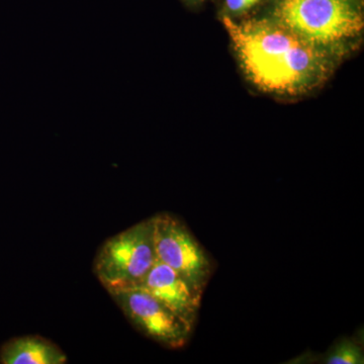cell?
<instances>
[{"label": "cell", "instance_id": "cell-9", "mask_svg": "<svg viewBox=\"0 0 364 364\" xmlns=\"http://www.w3.org/2000/svg\"><path fill=\"white\" fill-rule=\"evenodd\" d=\"M262 0H224L225 11L228 16H242L259 4Z\"/></svg>", "mask_w": 364, "mask_h": 364}, {"label": "cell", "instance_id": "cell-6", "mask_svg": "<svg viewBox=\"0 0 364 364\" xmlns=\"http://www.w3.org/2000/svg\"><path fill=\"white\" fill-rule=\"evenodd\" d=\"M138 287L161 301L189 325L195 326L203 291L195 289L172 268L156 260Z\"/></svg>", "mask_w": 364, "mask_h": 364}, {"label": "cell", "instance_id": "cell-7", "mask_svg": "<svg viewBox=\"0 0 364 364\" xmlns=\"http://www.w3.org/2000/svg\"><path fill=\"white\" fill-rule=\"evenodd\" d=\"M67 361L61 348L40 336L14 338L0 351V363L4 364H64Z\"/></svg>", "mask_w": 364, "mask_h": 364}, {"label": "cell", "instance_id": "cell-8", "mask_svg": "<svg viewBox=\"0 0 364 364\" xmlns=\"http://www.w3.org/2000/svg\"><path fill=\"white\" fill-rule=\"evenodd\" d=\"M364 354L363 347L351 339H342L338 342L329 355L325 358L328 364H363Z\"/></svg>", "mask_w": 364, "mask_h": 364}, {"label": "cell", "instance_id": "cell-1", "mask_svg": "<svg viewBox=\"0 0 364 364\" xmlns=\"http://www.w3.org/2000/svg\"><path fill=\"white\" fill-rule=\"evenodd\" d=\"M242 68L268 92L296 95L312 90L329 70L326 48L313 44L275 20L236 23L223 16Z\"/></svg>", "mask_w": 364, "mask_h": 364}, {"label": "cell", "instance_id": "cell-3", "mask_svg": "<svg viewBox=\"0 0 364 364\" xmlns=\"http://www.w3.org/2000/svg\"><path fill=\"white\" fill-rule=\"evenodd\" d=\"M153 219L136 223L102 244L93 272L109 293L140 286L156 262Z\"/></svg>", "mask_w": 364, "mask_h": 364}, {"label": "cell", "instance_id": "cell-10", "mask_svg": "<svg viewBox=\"0 0 364 364\" xmlns=\"http://www.w3.org/2000/svg\"><path fill=\"white\" fill-rule=\"evenodd\" d=\"M181 1L188 6H198V4H200L203 0H181Z\"/></svg>", "mask_w": 364, "mask_h": 364}, {"label": "cell", "instance_id": "cell-4", "mask_svg": "<svg viewBox=\"0 0 364 364\" xmlns=\"http://www.w3.org/2000/svg\"><path fill=\"white\" fill-rule=\"evenodd\" d=\"M152 219L157 260L203 291L212 274V262L200 242L176 215L163 213Z\"/></svg>", "mask_w": 364, "mask_h": 364}, {"label": "cell", "instance_id": "cell-5", "mask_svg": "<svg viewBox=\"0 0 364 364\" xmlns=\"http://www.w3.org/2000/svg\"><path fill=\"white\" fill-rule=\"evenodd\" d=\"M114 301L136 329L167 348H182L193 327L139 287L111 291Z\"/></svg>", "mask_w": 364, "mask_h": 364}, {"label": "cell", "instance_id": "cell-2", "mask_svg": "<svg viewBox=\"0 0 364 364\" xmlns=\"http://www.w3.org/2000/svg\"><path fill=\"white\" fill-rule=\"evenodd\" d=\"M273 20L326 49L353 39L363 28L356 0H274Z\"/></svg>", "mask_w": 364, "mask_h": 364}]
</instances>
